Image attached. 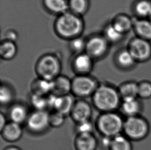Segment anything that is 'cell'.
<instances>
[{"instance_id":"cell-1","label":"cell","mask_w":151,"mask_h":150,"mask_svg":"<svg viewBox=\"0 0 151 150\" xmlns=\"http://www.w3.org/2000/svg\"><path fill=\"white\" fill-rule=\"evenodd\" d=\"M121 101L118 89L108 84L99 85L92 95L94 106L103 113L114 112L120 108Z\"/></svg>"},{"instance_id":"cell-2","label":"cell","mask_w":151,"mask_h":150,"mask_svg":"<svg viewBox=\"0 0 151 150\" xmlns=\"http://www.w3.org/2000/svg\"><path fill=\"white\" fill-rule=\"evenodd\" d=\"M57 33L65 38L78 37L83 29V22L77 14L67 12L61 14L56 22Z\"/></svg>"},{"instance_id":"cell-3","label":"cell","mask_w":151,"mask_h":150,"mask_svg":"<svg viewBox=\"0 0 151 150\" xmlns=\"http://www.w3.org/2000/svg\"><path fill=\"white\" fill-rule=\"evenodd\" d=\"M124 120L115 112L103 113L97 120L96 127L103 136L113 138L123 132Z\"/></svg>"},{"instance_id":"cell-4","label":"cell","mask_w":151,"mask_h":150,"mask_svg":"<svg viewBox=\"0 0 151 150\" xmlns=\"http://www.w3.org/2000/svg\"><path fill=\"white\" fill-rule=\"evenodd\" d=\"M150 125L147 120L140 115L126 118L123 133L131 141L143 140L149 134Z\"/></svg>"},{"instance_id":"cell-5","label":"cell","mask_w":151,"mask_h":150,"mask_svg":"<svg viewBox=\"0 0 151 150\" xmlns=\"http://www.w3.org/2000/svg\"><path fill=\"white\" fill-rule=\"evenodd\" d=\"M61 65L57 57L53 55H46L38 62L36 71L39 78L53 81L59 76Z\"/></svg>"},{"instance_id":"cell-6","label":"cell","mask_w":151,"mask_h":150,"mask_svg":"<svg viewBox=\"0 0 151 150\" xmlns=\"http://www.w3.org/2000/svg\"><path fill=\"white\" fill-rule=\"evenodd\" d=\"M99 85L96 80L88 75H78L72 80L71 92L78 97L93 95Z\"/></svg>"},{"instance_id":"cell-7","label":"cell","mask_w":151,"mask_h":150,"mask_svg":"<svg viewBox=\"0 0 151 150\" xmlns=\"http://www.w3.org/2000/svg\"><path fill=\"white\" fill-rule=\"evenodd\" d=\"M27 126L35 133L45 132L50 126L49 113L47 111H36L30 114L27 122Z\"/></svg>"},{"instance_id":"cell-8","label":"cell","mask_w":151,"mask_h":150,"mask_svg":"<svg viewBox=\"0 0 151 150\" xmlns=\"http://www.w3.org/2000/svg\"><path fill=\"white\" fill-rule=\"evenodd\" d=\"M129 51L136 61H147L151 56L150 43L148 41L141 38L135 39L131 41Z\"/></svg>"},{"instance_id":"cell-9","label":"cell","mask_w":151,"mask_h":150,"mask_svg":"<svg viewBox=\"0 0 151 150\" xmlns=\"http://www.w3.org/2000/svg\"><path fill=\"white\" fill-rule=\"evenodd\" d=\"M107 49L108 41L105 37H92L86 43V53L93 59L103 56L106 53Z\"/></svg>"},{"instance_id":"cell-10","label":"cell","mask_w":151,"mask_h":150,"mask_svg":"<svg viewBox=\"0 0 151 150\" xmlns=\"http://www.w3.org/2000/svg\"><path fill=\"white\" fill-rule=\"evenodd\" d=\"M72 118L77 123L90 120L92 109L90 104L84 100L76 102L72 110Z\"/></svg>"},{"instance_id":"cell-11","label":"cell","mask_w":151,"mask_h":150,"mask_svg":"<svg viewBox=\"0 0 151 150\" xmlns=\"http://www.w3.org/2000/svg\"><path fill=\"white\" fill-rule=\"evenodd\" d=\"M119 109L126 117H131L140 115L142 104L139 98H127L122 100Z\"/></svg>"},{"instance_id":"cell-12","label":"cell","mask_w":151,"mask_h":150,"mask_svg":"<svg viewBox=\"0 0 151 150\" xmlns=\"http://www.w3.org/2000/svg\"><path fill=\"white\" fill-rule=\"evenodd\" d=\"M92 66L93 58L87 53L78 55L74 60V69L79 75H87L91 71Z\"/></svg>"},{"instance_id":"cell-13","label":"cell","mask_w":151,"mask_h":150,"mask_svg":"<svg viewBox=\"0 0 151 150\" xmlns=\"http://www.w3.org/2000/svg\"><path fill=\"white\" fill-rule=\"evenodd\" d=\"M1 132L4 139L8 142H15L20 139L23 131L21 124L11 121L6 124Z\"/></svg>"},{"instance_id":"cell-14","label":"cell","mask_w":151,"mask_h":150,"mask_svg":"<svg viewBox=\"0 0 151 150\" xmlns=\"http://www.w3.org/2000/svg\"><path fill=\"white\" fill-rule=\"evenodd\" d=\"M98 141L92 133L78 134L75 141L77 150H96Z\"/></svg>"},{"instance_id":"cell-15","label":"cell","mask_w":151,"mask_h":150,"mask_svg":"<svg viewBox=\"0 0 151 150\" xmlns=\"http://www.w3.org/2000/svg\"><path fill=\"white\" fill-rule=\"evenodd\" d=\"M53 89L52 93L56 95H69L71 92L72 80L63 76H59L53 80Z\"/></svg>"},{"instance_id":"cell-16","label":"cell","mask_w":151,"mask_h":150,"mask_svg":"<svg viewBox=\"0 0 151 150\" xmlns=\"http://www.w3.org/2000/svg\"><path fill=\"white\" fill-rule=\"evenodd\" d=\"M75 102L73 97L69 94L62 96H58L54 111L66 115L71 113Z\"/></svg>"},{"instance_id":"cell-17","label":"cell","mask_w":151,"mask_h":150,"mask_svg":"<svg viewBox=\"0 0 151 150\" xmlns=\"http://www.w3.org/2000/svg\"><path fill=\"white\" fill-rule=\"evenodd\" d=\"M29 115L27 108L21 104L12 106L9 112L11 121L19 124L27 122Z\"/></svg>"},{"instance_id":"cell-18","label":"cell","mask_w":151,"mask_h":150,"mask_svg":"<svg viewBox=\"0 0 151 150\" xmlns=\"http://www.w3.org/2000/svg\"><path fill=\"white\" fill-rule=\"evenodd\" d=\"M31 88L32 94L47 96L53 91V81L47 80L39 78L33 82Z\"/></svg>"},{"instance_id":"cell-19","label":"cell","mask_w":151,"mask_h":150,"mask_svg":"<svg viewBox=\"0 0 151 150\" xmlns=\"http://www.w3.org/2000/svg\"><path fill=\"white\" fill-rule=\"evenodd\" d=\"M118 89L122 100L138 98V83L135 81L125 82L120 85Z\"/></svg>"},{"instance_id":"cell-20","label":"cell","mask_w":151,"mask_h":150,"mask_svg":"<svg viewBox=\"0 0 151 150\" xmlns=\"http://www.w3.org/2000/svg\"><path fill=\"white\" fill-rule=\"evenodd\" d=\"M133 25L141 38L151 40V22L147 20H136L133 21Z\"/></svg>"},{"instance_id":"cell-21","label":"cell","mask_w":151,"mask_h":150,"mask_svg":"<svg viewBox=\"0 0 151 150\" xmlns=\"http://www.w3.org/2000/svg\"><path fill=\"white\" fill-rule=\"evenodd\" d=\"M44 4L48 10L57 14H65L69 8L66 0H44Z\"/></svg>"},{"instance_id":"cell-22","label":"cell","mask_w":151,"mask_h":150,"mask_svg":"<svg viewBox=\"0 0 151 150\" xmlns=\"http://www.w3.org/2000/svg\"><path fill=\"white\" fill-rule=\"evenodd\" d=\"M109 150H133V146L129 139L121 134L112 138Z\"/></svg>"},{"instance_id":"cell-23","label":"cell","mask_w":151,"mask_h":150,"mask_svg":"<svg viewBox=\"0 0 151 150\" xmlns=\"http://www.w3.org/2000/svg\"><path fill=\"white\" fill-rule=\"evenodd\" d=\"M17 46L14 42L6 41L2 43L0 46L1 56L5 60H10L14 58L17 54Z\"/></svg>"},{"instance_id":"cell-24","label":"cell","mask_w":151,"mask_h":150,"mask_svg":"<svg viewBox=\"0 0 151 150\" xmlns=\"http://www.w3.org/2000/svg\"><path fill=\"white\" fill-rule=\"evenodd\" d=\"M117 31L122 34L129 31L133 25V21L125 16H120L115 19L112 24Z\"/></svg>"},{"instance_id":"cell-25","label":"cell","mask_w":151,"mask_h":150,"mask_svg":"<svg viewBox=\"0 0 151 150\" xmlns=\"http://www.w3.org/2000/svg\"><path fill=\"white\" fill-rule=\"evenodd\" d=\"M136 61L129 50L119 53L117 57V62L121 68L129 69L135 65Z\"/></svg>"},{"instance_id":"cell-26","label":"cell","mask_w":151,"mask_h":150,"mask_svg":"<svg viewBox=\"0 0 151 150\" xmlns=\"http://www.w3.org/2000/svg\"><path fill=\"white\" fill-rule=\"evenodd\" d=\"M69 8L74 14H83L86 12L88 7L87 0H70Z\"/></svg>"},{"instance_id":"cell-27","label":"cell","mask_w":151,"mask_h":150,"mask_svg":"<svg viewBox=\"0 0 151 150\" xmlns=\"http://www.w3.org/2000/svg\"><path fill=\"white\" fill-rule=\"evenodd\" d=\"M14 93L8 85L2 84L0 89V102L2 106L10 104L14 99Z\"/></svg>"},{"instance_id":"cell-28","label":"cell","mask_w":151,"mask_h":150,"mask_svg":"<svg viewBox=\"0 0 151 150\" xmlns=\"http://www.w3.org/2000/svg\"><path fill=\"white\" fill-rule=\"evenodd\" d=\"M31 102L36 111H46L47 108V96L32 94L31 97Z\"/></svg>"},{"instance_id":"cell-29","label":"cell","mask_w":151,"mask_h":150,"mask_svg":"<svg viewBox=\"0 0 151 150\" xmlns=\"http://www.w3.org/2000/svg\"><path fill=\"white\" fill-rule=\"evenodd\" d=\"M135 10L140 16L151 18V2L145 0L139 1L135 6Z\"/></svg>"},{"instance_id":"cell-30","label":"cell","mask_w":151,"mask_h":150,"mask_svg":"<svg viewBox=\"0 0 151 150\" xmlns=\"http://www.w3.org/2000/svg\"><path fill=\"white\" fill-rule=\"evenodd\" d=\"M104 34L106 40L111 42L119 41L123 36V34L117 31L112 24L106 27L104 31Z\"/></svg>"},{"instance_id":"cell-31","label":"cell","mask_w":151,"mask_h":150,"mask_svg":"<svg viewBox=\"0 0 151 150\" xmlns=\"http://www.w3.org/2000/svg\"><path fill=\"white\" fill-rule=\"evenodd\" d=\"M138 98L143 99L151 98V82L143 81L138 83Z\"/></svg>"},{"instance_id":"cell-32","label":"cell","mask_w":151,"mask_h":150,"mask_svg":"<svg viewBox=\"0 0 151 150\" xmlns=\"http://www.w3.org/2000/svg\"><path fill=\"white\" fill-rule=\"evenodd\" d=\"M65 116L63 114L53 111L49 113L50 126L58 128L62 126L65 121Z\"/></svg>"},{"instance_id":"cell-33","label":"cell","mask_w":151,"mask_h":150,"mask_svg":"<svg viewBox=\"0 0 151 150\" xmlns=\"http://www.w3.org/2000/svg\"><path fill=\"white\" fill-rule=\"evenodd\" d=\"M93 126L90 120L78 123L76 126V131L78 134L92 133Z\"/></svg>"},{"instance_id":"cell-34","label":"cell","mask_w":151,"mask_h":150,"mask_svg":"<svg viewBox=\"0 0 151 150\" xmlns=\"http://www.w3.org/2000/svg\"><path fill=\"white\" fill-rule=\"evenodd\" d=\"M70 46L74 51L79 53L86 49V43L82 38L76 37L73 39L70 43Z\"/></svg>"},{"instance_id":"cell-35","label":"cell","mask_w":151,"mask_h":150,"mask_svg":"<svg viewBox=\"0 0 151 150\" xmlns=\"http://www.w3.org/2000/svg\"><path fill=\"white\" fill-rule=\"evenodd\" d=\"M112 138L108 136H103L100 140L101 146L103 149L109 150L112 141Z\"/></svg>"},{"instance_id":"cell-36","label":"cell","mask_w":151,"mask_h":150,"mask_svg":"<svg viewBox=\"0 0 151 150\" xmlns=\"http://www.w3.org/2000/svg\"><path fill=\"white\" fill-rule=\"evenodd\" d=\"M6 37L8 41L14 42L17 39V34L14 31H9L6 34Z\"/></svg>"},{"instance_id":"cell-37","label":"cell","mask_w":151,"mask_h":150,"mask_svg":"<svg viewBox=\"0 0 151 150\" xmlns=\"http://www.w3.org/2000/svg\"><path fill=\"white\" fill-rule=\"evenodd\" d=\"M0 130L1 131H2L3 128L5 127V126H6V124L7 123H6V118L4 116V115L1 113V115H0Z\"/></svg>"},{"instance_id":"cell-38","label":"cell","mask_w":151,"mask_h":150,"mask_svg":"<svg viewBox=\"0 0 151 150\" xmlns=\"http://www.w3.org/2000/svg\"><path fill=\"white\" fill-rule=\"evenodd\" d=\"M4 150H21L20 149L14 146H10L6 147V148H5Z\"/></svg>"}]
</instances>
